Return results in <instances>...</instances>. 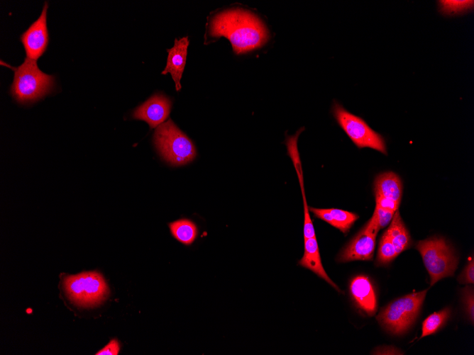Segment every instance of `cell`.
<instances>
[{"instance_id": "obj_1", "label": "cell", "mask_w": 474, "mask_h": 355, "mask_svg": "<svg viewBox=\"0 0 474 355\" xmlns=\"http://www.w3.org/2000/svg\"><path fill=\"white\" fill-rule=\"evenodd\" d=\"M210 34L227 38L236 54L256 49L266 43L269 38L262 21L242 9H229L215 16L211 22Z\"/></svg>"}, {"instance_id": "obj_3", "label": "cell", "mask_w": 474, "mask_h": 355, "mask_svg": "<svg viewBox=\"0 0 474 355\" xmlns=\"http://www.w3.org/2000/svg\"><path fill=\"white\" fill-rule=\"evenodd\" d=\"M154 142L162 158L172 165L186 164L196 156L193 142L171 119L156 128Z\"/></svg>"}, {"instance_id": "obj_11", "label": "cell", "mask_w": 474, "mask_h": 355, "mask_svg": "<svg viewBox=\"0 0 474 355\" xmlns=\"http://www.w3.org/2000/svg\"><path fill=\"white\" fill-rule=\"evenodd\" d=\"M350 292L356 303L368 315L377 310V298L373 284L365 276H357L350 283Z\"/></svg>"}, {"instance_id": "obj_7", "label": "cell", "mask_w": 474, "mask_h": 355, "mask_svg": "<svg viewBox=\"0 0 474 355\" xmlns=\"http://www.w3.org/2000/svg\"><path fill=\"white\" fill-rule=\"evenodd\" d=\"M333 114L341 128L358 148L370 147L387 154V147L383 137L373 130L361 118L346 111L335 102Z\"/></svg>"}, {"instance_id": "obj_8", "label": "cell", "mask_w": 474, "mask_h": 355, "mask_svg": "<svg viewBox=\"0 0 474 355\" xmlns=\"http://www.w3.org/2000/svg\"><path fill=\"white\" fill-rule=\"evenodd\" d=\"M380 230L375 215L373 213L363 229L341 251L338 261L348 262L355 260H370L372 259L376 242V236Z\"/></svg>"}, {"instance_id": "obj_18", "label": "cell", "mask_w": 474, "mask_h": 355, "mask_svg": "<svg viewBox=\"0 0 474 355\" xmlns=\"http://www.w3.org/2000/svg\"><path fill=\"white\" fill-rule=\"evenodd\" d=\"M451 310L448 308L434 312L424 320L422 323L421 336L426 337L435 333L448 319Z\"/></svg>"}, {"instance_id": "obj_27", "label": "cell", "mask_w": 474, "mask_h": 355, "mask_svg": "<svg viewBox=\"0 0 474 355\" xmlns=\"http://www.w3.org/2000/svg\"><path fill=\"white\" fill-rule=\"evenodd\" d=\"M26 312H28V313H30V312H32V310H31V309H28V310H26Z\"/></svg>"}, {"instance_id": "obj_21", "label": "cell", "mask_w": 474, "mask_h": 355, "mask_svg": "<svg viewBox=\"0 0 474 355\" xmlns=\"http://www.w3.org/2000/svg\"><path fill=\"white\" fill-rule=\"evenodd\" d=\"M473 4V1H440L441 11L446 14L458 13L469 9Z\"/></svg>"}, {"instance_id": "obj_14", "label": "cell", "mask_w": 474, "mask_h": 355, "mask_svg": "<svg viewBox=\"0 0 474 355\" xmlns=\"http://www.w3.org/2000/svg\"><path fill=\"white\" fill-rule=\"evenodd\" d=\"M374 192L375 195L400 203L402 196V184L400 178L392 171L377 175L374 181Z\"/></svg>"}, {"instance_id": "obj_25", "label": "cell", "mask_w": 474, "mask_h": 355, "mask_svg": "<svg viewBox=\"0 0 474 355\" xmlns=\"http://www.w3.org/2000/svg\"><path fill=\"white\" fill-rule=\"evenodd\" d=\"M120 349L119 343L116 339H112L106 346L98 351L97 355H117Z\"/></svg>"}, {"instance_id": "obj_15", "label": "cell", "mask_w": 474, "mask_h": 355, "mask_svg": "<svg viewBox=\"0 0 474 355\" xmlns=\"http://www.w3.org/2000/svg\"><path fill=\"white\" fill-rule=\"evenodd\" d=\"M316 217L328 222L342 232H347L358 216L356 213L336 208H309Z\"/></svg>"}, {"instance_id": "obj_26", "label": "cell", "mask_w": 474, "mask_h": 355, "mask_svg": "<svg viewBox=\"0 0 474 355\" xmlns=\"http://www.w3.org/2000/svg\"><path fill=\"white\" fill-rule=\"evenodd\" d=\"M464 301L466 305V310L472 322H473L474 319V303H473V291H465L464 295Z\"/></svg>"}, {"instance_id": "obj_13", "label": "cell", "mask_w": 474, "mask_h": 355, "mask_svg": "<svg viewBox=\"0 0 474 355\" xmlns=\"http://www.w3.org/2000/svg\"><path fill=\"white\" fill-rule=\"evenodd\" d=\"M299 264L307 269L311 270L315 274L331 284V286L336 289L338 292H341L339 288L329 277L322 266L316 237L304 239V255L299 260Z\"/></svg>"}, {"instance_id": "obj_9", "label": "cell", "mask_w": 474, "mask_h": 355, "mask_svg": "<svg viewBox=\"0 0 474 355\" xmlns=\"http://www.w3.org/2000/svg\"><path fill=\"white\" fill-rule=\"evenodd\" d=\"M48 2H45L40 16L21 35V41L24 47L26 57L37 60L45 52L49 33L47 27Z\"/></svg>"}, {"instance_id": "obj_19", "label": "cell", "mask_w": 474, "mask_h": 355, "mask_svg": "<svg viewBox=\"0 0 474 355\" xmlns=\"http://www.w3.org/2000/svg\"><path fill=\"white\" fill-rule=\"evenodd\" d=\"M398 254L393 246L387 232L385 231L380 241L377 263L384 265L392 261Z\"/></svg>"}, {"instance_id": "obj_12", "label": "cell", "mask_w": 474, "mask_h": 355, "mask_svg": "<svg viewBox=\"0 0 474 355\" xmlns=\"http://www.w3.org/2000/svg\"><path fill=\"white\" fill-rule=\"evenodd\" d=\"M189 45L187 37L175 40L173 47L167 50V65L162 74L170 73L175 84L177 91L181 89L180 79L186 62L187 50Z\"/></svg>"}, {"instance_id": "obj_6", "label": "cell", "mask_w": 474, "mask_h": 355, "mask_svg": "<svg viewBox=\"0 0 474 355\" xmlns=\"http://www.w3.org/2000/svg\"><path fill=\"white\" fill-rule=\"evenodd\" d=\"M64 288L69 298L82 306L94 305L107 296L109 288L97 271L83 272L65 278Z\"/></svg>"}, {"instance_id": "obj_23", "label": "cell", "mask_w": 474, "mask_h": 355, "mask_svg": "<svg viewBox=\"0 0 474 355\" xmlns=\"http://www.w3.org/2000/svg\"><path fill=\"white\" fill-rule=\"evenodd\" d=\"M375 201L377 206L392 212H395L398 210L399 205V203L380 196L375 195Z\"/></svg>"}, {"instance_id": "obj_16", "label": "cell", "mask_w": 474, "mask_h": 355, "mask_svg": "<svg viewBox=\"0 0 474 355\" xmlns=\"http://www.w3.org/2000/svg\"><path fill=\"white\" fill-rule=\"evenodd\" d=\"M390 239L397 254L409 247L411 238L398 210L395 212L390 225L387 229Z\"/></svg>"}, {"instance_id": "obj_24", "label": "cell", "mask_w": 474, "mask_h": 355, "mask_svg": "<svg viewBox=\"0 0 474 355\" xmlns=\"http://www.w3.org/2000/svg\"><path fill=\"white\" fill-rule=\"evenodd\" d=\"M458 280L461 283H473L474 282V264L473 259L468 264L461 274Z\"/></svg>"}, {"instance_id": "obj_5", "label": "cell", "mask_w": 474, "mask_h": 355, "mask_svg": "<svg viewBox=\"0 0 474 355\" xmlns=\"http://www.w3.org/2000/svg\"><path fill=\"white\" fill-rule=\"evenodd\" d=\"M433 286L439 280L452 276L457 267L458 259L451 247L441 237L419 241L416 244Z\"/></svg>"}, {"instance_id": "obj_4", "label": "cell", "mask_w": 474, "mask_h": 355, "mask_svg": "<svg viewBox=\"0 0 474 355\" xmlns=\"http://www.w3.org/2000/svg\"><path fill=\"white\" fill-rule=\"evenodd\" d=\"M426 291L424 290L397 298L380 312L377 320L394 334L405 332L415 321Z\"/></svg>"}, {"instance_id": "obj_20", "label": "cell", "mask_w": 474, "mask_h": 355, "mask_svg": "<svg viewBox=\"0 0 474 355\" xmlns=\"http://www.w3.org/2000/svg\"><path fill=\"white\" fill-rule=\"evenodd\" d=\"M294 166H295L297 174H298V177H299V182H300V185H301V187H302V198H303V203H304V239L309 238V237H315V232H314V228L312 221L310 215H309V207L307 205V201H306V197H305V194H304L301 163L295 164Z\"/></svg>"}, {"instance_id": "obj_17", "label": "cell", "mask_w": 474, "mask_h": 355, "mask_svg": "<svg viewBox=\"0 0 474 355\" xmlns=\"http://www.w3.org/2000/svg\"><path fill=\"white\" fill-rule=\"evenodd\" d=\"M172 236L182 244H191L197 235L196 225L189 220L180 219L169 224Z\"/></svg>"}, {"instance_id": "obj_2", "label": "cell", "mask_w": 474, "mask_h": 355, "mask_svg": "<svg viewBox=\"0 0 474 355\" xmlns=\"http://www.w3.org/2000/svg\"><path fill=\"white\" fill-rule=\"evenodd\" d=\"M13 69L14 78L10 92L18 102H34L53 90L54 76L42 72L35 60L26 57L23 64Z\"/></svg>"}, {"instance_id": "obj_22", "label": "cell", "mask_w": 474, "mask_h": 355, "mask_svg": "<svg viewBox=\"0 0 474 355\" xmlns=\"http://www.w3.org/2000/svg\"><path fill=\"white\" fill-rule=\"evenodd\" d=\"M373 213L375 215L380 230L386 227L392 220L395 212L375 206Z\"/></svg>"}, {"instance_id": "obj_10", "label": "cell", "mask_w": 474, "mask_h": 355, "mask_svg": "<svg viewBox=\"0 0 474 355\" xmlns=\"http://www.w3.org/2000/svg\"><path fill=\"white\" fill-rule=\"evenodd\" d=\"M171 101L161 94H155L138 106L133 112L135 119L148 123L150 128L158 127L168 117Z\"/></svg>"}]
</instances>
